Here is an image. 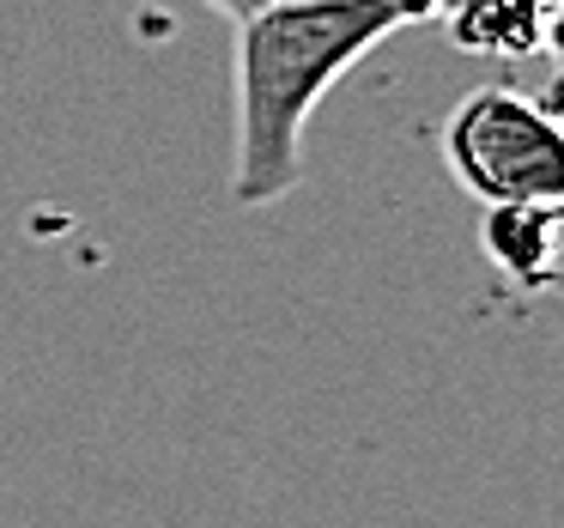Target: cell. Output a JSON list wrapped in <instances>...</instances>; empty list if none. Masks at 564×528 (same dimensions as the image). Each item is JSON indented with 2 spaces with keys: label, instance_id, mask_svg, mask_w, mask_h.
Masks as SVG:
<instances>
[{
  "label": "cell",
  "instance_id": "cell-3",
  "mask_svg": "<svg viewBox=\"0 0 564 528\" xmlns=\"http://www.w3.org/2000/svg\"><path fill=\"white\" fill-rule=\"evenodd\" d=\"M479 249L522 292H564V207H540V201L486 207Z\"/></svg>",
  "mask_w": 564,
  "mask_h": 528
},
{
  "label": "cell",
  "instance_id": "cell-2",
  "mask_svg": "<svg viewBox=\"0 0 564 528\" xmlns=\"http://www.w3.org/2000/svg\"><path fill=\"white\" fill-rule=\"evenodd\" d=\"M443 159L479 207H564V116L516 86H479L443 122Z\"/></svg>",
  "mask_w": 564,
  "mask_h": 528
},
{
  "label": "cell",
  "instance_id": "cell-6",
  "mask_svg": "<svg viewBox=\"0 0 564 528\" xmlns=\"http://www.w3.org/2000/svg\"><path fill=\"white\" fill-rule=\"evenodd\" d=\"M207 7H213V13H225L231 25H243V19H256L261 7H273V0H207Z\"/></svg>",
  "mask_w": 564,
  "mask_h": 528
},
{
  "label": "cell",
  "instance_id": "cell-5",
  "mask_svg": "<svg viewBox=\"0 0 564 528\" xmlns=\"http://www.w3.org/2000/svg\"><path fill=\"white\" fill-rule=\"evenodd\" d=\"M540 55H552V67H558V91H564V0H546V31H540ZM552 110H564V98L552 104Z\"/></svg>",
  "mask_w": 564,
  "mask_h": 528
},
{
  "label": "cell",
  "instance_id": "cell-4",
  "mask_svg": "<svg viewBox=\"0 0 564 528\" xmlns=\"http://www.w3.org/2000/svg\"><path fill=\"white\" fill-rule=\"evenodd\" d=\"M443 31L462 55H503V62H528L540 55V31H546V0H437Z\"/></svg>",
  "mask_w": 564,
  "mask_h": 528
},
{
  "label": "cell",
  "instance_id": "cell-1",
  "mask_svg": "<svg viewBox=\"0 0 564 528\" xmlns=\"http://www.w3.org/2000/svg\"><path fill=\"white\" fill-rule=\"evenodd\" d=\"M437 0H273L237 25L231 50V201L273 207L304 183V134L334 79L394 31L425 25Z\"/></svg>",
  "mask_w": 564,
  "mask_h": 528
}]
</instances>
